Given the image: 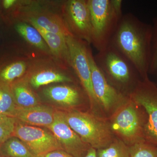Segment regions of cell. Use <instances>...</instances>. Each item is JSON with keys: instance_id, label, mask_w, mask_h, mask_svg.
Instances as JSON below:
<instances>
[{"instance_id": "1", "label": "cell", "mask_w": 157, "mask_h": 157, "mask_svg": "<svg viewBox=\"0 0 157 157\" xmlns=\"http://www.w3.org/2000/svg\"><path fill=\"white\" fill-rule=\"evenodd\" d=\"M152 26L131 13L123 14L109 45L128 59L142 78L148 76Z\"/></svg>"}, {"instance_id": "2", "label": "cell", "mask_w": 157, "mask_h": 157, "mask_svg": "<svg viewBox=\"0 0 157 157\" xmlns=\"http://www.w3.org/2000/svg\"><path fill=\"white\" fill-rule=\"evenodd\" d=\"M94 59L109 84L126 97L130 95L142 78L132 62L111 45L98 52Z\"/></svg>"}, {"instance_id": "3", "label": "cell", "mask_w": 157, "mask_h": 157, "mask_svg": "<svg viewBox=\"0 0 157 157\" xmlns=\"http://www.w3.org/2000/svg\"><path fill=\"white\" fill-rule=\"evenodd\" d=\"M91 23V44L98 52L107 48L122 17L121 0H87Z\"/></svg>"}, {"instance_id": "4", "label": "cell", "mask_w": 157, "mask_h": 157, "mask_svg": "<svg viewBox=\"0 0 157 157\" xmlns=\"http://www.w3.org/2000/svg\"><path fill=\"white\" fill-rule=\"evenodd\" d=\"M66 121L85 143L96 150L107 147L114 140L109 123L94 114L71 109L63 112Z\"/></svg>"}, {"instance_id": "5", "label": "cell", "mask_w": 157, "mask_h": 157, "mask_svg": "<svg viewBox=\"0 0 157 157\" xmlns=\"http://www.w3.org/2000/svg\"><path fill=\"white\" fill-rule=\"evenodd\" d=\"M146 120L144 109L128 97L112 114L109 124L113 134L130 146L145 140L144 129Z\"/></svg>"}, {"instance_id": "6", "label": "cell", "mask_w": 157, "mask_h": 157, "mask_svg": "<svg viewBox=\"0 0 157 157\" xmlns=\"http://www.w3.org/2000/svg\"><path fill=\"white\" fill-rule=\"evenodd\" d=\"M129 97L146 112L144 139L157 146V86L148 76L141 78Z\"/></svg>"}, {"instance_id": "7", "label": "cell", "mask_w": 157, "mask_h": 157, "mask_svg": "<svg viewBox=\"0 0 157 157\" xmlns=\"http://www.w3.org/2000/svg\"><path fill=\"white\" fill-rule=\"evenodd\" d=\"M70 66L76 73L92 107H100L92 83L91 73L88 56L89 44L72 35L66 37Z\"/></svg>"}, {"instance_id": "8", "label": "cell", "mask_w": 157, "mask_h": 157, "mask_svg": "<svg viewBox=\"0 0 157 157\" xmlns=\"http://www.w3.org/2000/svg\"><path fill=\"white\" fill-rule=\"evenodd\" d=\"M13 136L25 144L35 157H44L50 152L63 149L51 132L21 123L16 120Z\"/></svg>"}, {"instance_id": "9", "label": "cell", "mask_w": 157, "mask_h": 157, "mask_svg": "<svg viewBox=\"0 0 157 157\" xmlns=\"http://www.w3.org/2000/svg\"><path fill=\"white\" fill-rule=\"evenodd\" d=\"M62 11V17L71 35L91 44V23L87 0L66 1Z\"/></svg>"}, {"instance_id": "10", "label": "cell", "mask_w": 157, "mask_h": 157, "mask_svg": "<svg viewBox=\"0 0 157 157\" xmlns=\"http://www.w3.org/2000/svg\"><path fill=\"white\" fill-rule=\"evenodd\" d=\"M88 56L91 73L93 89L99 106L104 111L112 115L128 97L121 94L108 82L96 64L90 47L88 51Z\"/></svg>"}, {"instance_id": "11", "label": "cell", "mask_w": 157, "mask_h": 157, "mask_svg": "<svg viewBox=\"0 0 157 157\" xmlns=\"http://www.w3.org/2000/svg\"><path fill=\"white\" fill-rule=\"evenodd\" d=\"M48 129L63 149L74 157H84L91 147L70 128L65 119L63 111L56 110L53 123Z\"/></svg>"}, {"instance_id": "12", "label": "cell", "mask_w": 157, "mask_h": 157, "mask_svg": "<svg viewBox=\"0 0 157 157\" xmlns=\"http://www.w3.org/2000/svg\"><path fill=\"white\" fill-rule=\"evenodd\" d=\"M23 12V11H22ZM19 14L21 19L29 23L33 26H38L43 29L67 36L71 35L63 19L56 13L46 10H29Z\"/></svg>"}, {"instance_id": "13", "label": "cell", "mask_w": 157, "mask_h": 157, "mask_svg": "<svg viewBox=\"0 0 157 157\" xmlns=\"http://www.w3.org/2000/svg\"><path fill=\"white\" fill-rule=\"evenodd\" d=\"M56 110L43 105L29 108L17 107L14 118L21 123L48 128L53 123Z\"/></svg>"}, {"instance_id": "14", "label": "cell", "mask_w": 157, "mask_h": 157, "mask_svg": "<svg viewBox=\"0 0 157 157\" xmlns=\"http://www.w3.org/2000/svg\"><path fill=\"white\" fill-rule=\"evenodd\" d=\"M33 27L42 35L50 52L56 59L59 62L60 66L66 70L71 68L66 39L67 36L48 32L38 26Z\"/></svg>"}, {"instance_id": "15", "label": "cell", "mask_w": 157, "mask_h": 157, "mask_svg": "<svg viewBox=\"0 0 157 157\" xmlns=\"http://www.w3.org/2000/svg\"><path fill=\"white\" fill-rule=\"evenodd\" d=\"M44 93L51 101L69 107L78 105L82 98V95L77 87L67 85L50 86L45 89Z\"/></svg>"}, {"instance_id": "16", "label": "cell", "mask_w": 157, "mask_h": 157, "mask_svg": "<svg viewBox=\"0 0 157 157\" xmlns=\"http://www.w3.org/2000/svg\"><path fill=\"white\" fill-rule=\"evenodd\" d=\"M33 73L29 79V83L33 87L38 88L54 82H72L73 78L70 75L54 68H40Z\"/></svg>"}, {"instance_id": "17", "label": "cell", "mask_w": 157, "mask_h": 157, "mask_svg": "<svg viewBox=\"0 0 157 157\" xmlns=\"http://www.w3.org/2000/svg\"><path fill=\"white\" fill-rule=\"evenodd\" d=\"M13 96L17 107L29 108L39 105L36 96L31 90L29 83L18 79L11 84Z\"/></svg>"}, {"instance_id": "18", "label": "cell", "mask_w": 157, "mask_h": 157, "mask_svg": "<svg viewBox=\"0 0 157 157\" xmlns=\"http://www.w3.org/2000/svg\"><path fill=\"white\" fill-rule=\"evenodd\" d=\"M17 33L31 45L40 50L50 51L48 45L36 29L26 22L18 23L15 26Z\"/></svg>"}, {"instance_id": "19", "label": "cell", "mask_w": 157, "mask_h": 157, "mask_svg": "<svg viewBox=\"0 0 157 157\" xmlns=\"http://www.w3.org/2000/svg\"><path fill=\"white\" fill-rule=\"evenodd\" d=\"M0 154L2 157H35L25 144L14 136L0 144Z\"/></svg>"}, {"instance_id": "20", "label": "cell", "mask_w": 157, "mask_h": 157, "mask_svg": "<svg viewBox=\"0 0 157 157\" xmlns=\"http://www.w3.org/2000/svg\"><path fill=\"white\" fill-rule=\"evenodd\" d=\"M28 69V65L24 61L12 62L0 67V81L11 85L21 77Z\"/></svg>"}, {"instance_id": "21", "label": "cell", "mask_w": 157, "mask_h": 157, "mask_svg": "<svg viewBox=\"0 0 157 157\" xmlns=\"http://www.w3.org/2000/svg\"><path fill=\"white\" fill-rule=\"evenodd\" d=\"M17 107L11 85L0 81V113L14 117Z\"/></svg>"}, {"instance_id": "22", "label": "cell", "mask_w": 157, "mask_h": 157, "mask_svg": "<svg viewBox=\"0 0 157 157\" xmlns=\"http://www.w3.org/2000/svg\"><path fill=\"white\" fill-rule=\"evenodd\" d=\"M97 157H129V146L120 139H116L105 148L98 150Z\"/></svg>"}, {"instance_id": "23", "label": "cell", "mask_w": 157, "mask_h": 157, "mask_svg": "<svg viewBox=\"0 0 157 157\" xmlns=\"http://www.w3.org/2000/svg\"><path fill=\"white\" fill-rule=\"evenodd\" d=\"M129 157H157V146L145 140L129 146Z\"/></svg>"}, {"instance_id": "24", "label": "cell", "mask_w": 157, "mask_h": 157, "mask_svg": "<svg viewBox=\"0 0 157 157\" xmlns=\"http://www.w3.org/2000/svg\"><path fill=\"white\" fill-rule=\"evenodd\" d=\"M15 122V118L0 116V144L13 136Z\"/></svg>"}, {"instance_id": "25", "label": "cell", "mask_w": 157, "mask_h": 157, "mask_svg": "<svg viewBox=\"0 0 157 157\" xmlns=\"http://www.w3.org/2000/svg\"><path fill=\"white\" fill-rule=\"evenodd\" d=\"M152 26L151 53L149 73H157V17L153 19Z\"/></svg>"}, {"instance_id": "26", "label": "cell", "mask_w": 157, "mask_h": 157, "mask_svg": "<svg viewBox=\"0 0 157 157\" xmlns=\"http://www.w3.org/2000/svg\"><path fill=\"white\" fill-rule=\"evenodd\" d=\"M44 157H74L63 149L53 151L44 156Z\"/></svg>"}, {"instance_id": "27", "label": "cell", "mask_w": 157, "mask_h": 157, "mask_svg": "<svg viewBox=\"0 0 157 157\" xmlns=\"http://www.w3.org/2000/svg\"><path fill=\"white\" fill-rule=\"evenodd\" d=\"M18 2L16 0H4L2 1V6L4 9H9L13 8Z\"/></svg>"}, {"instance_id": "28", "label": "cell", "mask_w": 157, "mask_h": 157, "mask_svg": "<svg viewBox=\"0 0 157 157\" xmlns=\"http://www.w3.org/2000/svg\"><path fill=\"white\" fill-rule=\"evenodd\" d=\"M84 157H97V150L91 147Z\"/></svg>"}, {"instance_id": "29", "label": "cell", "mask_w": 157, "mask_h": 157, "mask_svg": "<svg viewBox=\"0 0 157 157\" xmlns=\"http://www.w3.org/2000/svg\"><path fill=\"white\" fill-rule=\"evenodd\" d=\"M0 157H2V156L1 155V154H0Z\"/></svg>"}, {"instance_id": "30", "label": "cell", "mask_w": 157, "mask_h": 157, "mask_svg": "<svg viewBox=\"0 0 157 157\" xmlns=\"http://www.w3.org/2000/svg\"><path fill=\"white\" fill-rule=\"evenodd\" d=\"M2 115H2V114H1V113H0V116H2Z\"/></svg>"}]
</instances>
